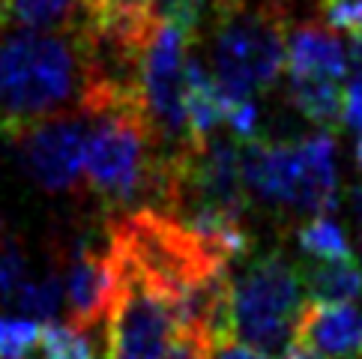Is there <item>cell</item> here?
Wrapping results in <instances>:
<instances>
[{
	"label": "cell",
	"mask_w": 362,
	"mask_h": 359,
	"mask_svg": "<svg viewBox=\"0 0 362 359\" xmlns=\"http://www.w3.org/2000/svg\"><path fill=\"white\" fill-rule=\"evenodd\" d=\"M87 54L69 33L16 30L0 40V132H16L60 117L84 99Z\"/></svg>",
	"instance_id": "1"
},
{
	"label": "cell",
	"mask_w": 362,
	"mask_h": 359,
	"mask_svg": "<svg viewBox=\"0 0 362 359\" xmlns=\"http://www.w3.org/2000/svg\"><path fill=\"white\" fill-rule=\"evenodd\" d=\"M87 117L90 135L84 180L93 189V195L120 216L156 207L162 192L165 153H153L159 141L150 129L141 102L123 99Z\"/></svg>",
	"instance_id": "2"
},
{
	"label": "cell",
	"mask_w": 362,
	"mask_h": 359,
	"mask_svg": "<svg viewBox=\"0 0 362 359\" xmlns=\"http://www.w3.org/2000/svg\"><path fill=\"white\" fill-rule=\"evenodd\" d=\"M245 189L264 204L296 213L327 216L339 207V171L335 141L329 132L293 141V144H243Z\"/></svg>",
	"instance_id": "3"
},
{
	"label": "cell",
	"mask_w": 362,
	"mask_h": 359,
	"mask_svg": "<svg viewBox=\"0 0 362 359\" xmlns=\"http://www.w3.org/2000/svg\"><path fill=\"white\" fill-rule=\"evenodd\" d=\"M213 78L228 96L252 99L273 87L288 54V21L276 6L216 0L213 9Z\"/></svg>",
	"instance_id": "4"
},
{
	"label": "cell",
	"mask_w": 362,
	"mask_h": 359,
	"mask_svg": "<svg viewBox=\"0 0 362 359\" xmlns=\"http://www.w3.org/2000/svg\"><path fill=\"white\" fill-rule=\"evenodd\" d=\"M303 269L281 254H264L230 281V332L264 356H284L296 339L303 305Z\"/></svg>",
	"instance_id": "5"
},
{
	"label": "cell",
	"mask_w": 362,
	"mask_h": 359,
	"mask_svg": "<svg viewBox=\"0 0 362 359\" xmlns=\"http://www.w3.org/2000/svg\"><path fill=\"white\" fill-rule=\"evenodd\" d=\"M111 258L117 300L108 314V359H165L180 339L171 297L114 252Z\"/></svg>",
	"instance_id": "6"
},
{
	"label": "cell",
	"mask_w": 362,
	"mask_h": 359,
	"mask_svg": "<svg viewBox=\"0 0 362 359\" xmlns=\"http://www.w3.org/2000/svg\"><path fill=\"white\" fill-rule=\"evenodd\" d=\"M90 117H60L42 120L16 132L9 141L18 150V159L30 180L45 192H72L84 177Z\"/></svg>",
	"instance_id": "7"
},
{
	"label": "cell",
	"mask_w": 362,
	"mask_h": 359,
	"mask_svg": "<svg viewBox=\"0 0 362 359\" xmlns=\"http://www.w3.org/2000/svg\"><path fill=\"white\" fill-rule=\"evenodd\" d=\"M63 293L69 305V326L90 336L108 329V314L117 300V269L108 240L105 246L90 237L75 242L63 276Z\"/></svg>",
	"instance_id": "8"
},
{
	"label": "cell",
	"mask_w": 362,
	"mask_h": 359,
	"mask_svg": "<svg viewBox=\"0 0 362 359\" xmlns=\"http://www.w3.org/2000/svg\"><path fill=\"white\" fill-rule=\"evenodd\" d=\"M293 341L320 359H362V312L356 305L308 302Z\"/></svg>",
	"instance_id": "9"
},
{
	"label": "cell",
	"mask_w": 362,
	"mask_h": 359,
	"mask_svg": "<svg viewBox=\"0 0 362 359\" xmlns=\"http://www.w3.org/2000/svg\"><path fill=\"white\" fill-rule=\"evenodd\" d=\"M284 69L291 81L303 78H329L341 81L351 72V57L347 45L335 36L329 24H293L288 28V54H284Z\"/></svg>",
	"instance_id": "10"
},
{
	"label": "cell",
	"mask_w": 362,
	"mask_h": 359,
	"mask_svg": "<svg viewBox=\"0 0 362 359\" xmlns=\"http://www.w3.org/2000/svg\"><path fill=\"white\" fill-rule=\"evenodd\" d=\"M183 111L189 123L192 147H204L213 138L216 126L222 123L225 114V90L218 87L213 72L201 66L198 57H189L186 63V93H183Z\"/></svg>",
	"instance_id": "11"
},
{
	"label": "cell",
	"mask_w": 362,
	"mask_h": 359,
	"mask_svg": "<svg viewBox=\"0 0 362 359\" xmlns=\"http://www.w3.org/2000/svg\"><path fill=\"white\" fill-rule=\"evenodd\" d=\"M303 281L312 302L351 305L362 293V266L356 258L339 264H315L308 273H303Z\"/></svg>",
	"instance_id": "12"
},
{
	"label": "cell",
	"mask_w": 362,
	"mask_h": 359,
	"mask_svg": "<svg viewBox=\"0 0 362 359\" xmlns=\"http://www.w3.org/2000/svg\"><path fill=\"white\" fill-rule=\"evenodd\" d=\"M291 102L303 117L323 126V129H332L344 114V87L341 81L329 78L291 81Z\"/></svg>",
	"instance_id": "13"
},
{
	"label": "cell",
	"mask_w": 362,
	"mask_h": 359,
	"mask_svg": "<svg viewBox=\"0 0 362 359\" xmlns=\"http://www.w3.org/2000/svg\"><path fill=\"white\" fill-rule=\"evenodd\" d=\"M87 0H12V18L21 30L69 33L75 30Z\"/></svg>",
	"instance_id": "14"
},
{
	"label": "cell",
	"mask_w": 362,
	"mask_h": 359,
	"mask_svg": "<svg viewBox=\"0 0 362 359\" xmlns=\"http://www.w3.org/2000/svg\"><path fill=\"white\" fill-rule=\"evenodd\" d=\"M300 249L315 258V264H339V261H354V246L347 240L344 228L329 219V216H317V219H308L300 228Z\"/></svg>",
	"instance_id": "15"
},
{
	"label": "cell",
	"mask_w": 362,
	"mask_h": 359,
	"mask_svg": "<svg viewBox=\"0 0 362 359\" xmlns=\"http://www.w3.org/2000/svg\"><path fill=\"white\" fill-rule=\"evenodd\" d=\"M33 359H108L96 351V341L90 332H81L69 324H45L40 351Z\"/></svg>",
	"instance_id": "16"
},
{
	"label": "cell",
	"mask_w": 362,
	"mask_h": 359,
	"mask_svg": "<svg viewBox=\"0 0 362 359\" xmlns=\"http://www.w3.org/2000/svg\"><path fill=\"white\" fill-rule=\"evenodd\" d=\"M63 300H66L63 278L57 273H48V276H33L30 285L18 293V300L12 305L28 314L30 320H48V324H54V314L60 312Z\"/></svg>",
	"instance_id": "17"
},
{
	"label": "cell",
	"mask_w": 362,
	"mask_h": 359,
	"mask_svg": "<svg viewBox=\"0 0 362 359\" xmlns=\"http://www.w3.org/2000/svg\"><path fill=\"white\" fill-rule=\"evenodd\" d=\"M42 326L30 317L0 314V359H33L40 351Z\"/></svg>",
	"instance_id": "18"
},
{
	"label": "cell",
	"mask_w": 362,
	"mask_h": 359,
	"mask_svg": "<svg viewBox=\"0 0 362 359\" xmlns=\"http://www.w3.org/2000/svg\"><path fill=\"white\" fill-rule=\"evenodd\" d=\"M30 266L24 252L16 246L12 237H0V297H4L9 305L18 300V293L30 285Z\"/></svg>",
	"instance_id": "19"
},
{
	"label": "cell",
	"mask_w": 362,
	"mask_h": 359,
	"mask_svg": "<svg viewBox=\"0 0 362 359\" xmlns=\"http://www.w3.org/2000/svg\"><path fill=\"white\" fill-rule=\"evenodd\" d=\"M222 123L230 126V132H234L240 141H257V108L252 99H234L225 93V114H222Z\"/></svg>",
	"instance_id": "20"
},
{
	"label": "cell",
	"mask_w": 362,
	"mask_h": 359,
	"mask_svg": "<svg viewBox=\"0 0 362 359\" xmlns=\"http://www.w3.org/2000/svg\"><path fill=\"white\" fill-rule=\"evenodd\" d=\"M327 9V24L332 30L344 33H362V0H329L323 4Z\"/></svg>",
	"instance_id": "21"
},
{
	"label": "cell",
	"mask_w": 362,
	"mask_h": 359,
	"mask_svg": "<svg viewBox=\"0 0 362 359\" xmlns=\"http://www.w3.org/2000/svg\"><path fill=\"white\" fill-rule=\"evenodd\" d=\"M341 123H347L351 129L362 132V75L359 78H351V84L344 87V114Z\"/></svg>",
	"instance_id": "22"
},
{
	"label": "cell",
	"mask_w": 362,
	"mask_h": 359,
	"mask_svg": "<svg viewBox=\"0 0 362 359\" xmlns=\"http://www.w3.org/2000/svg\"><path fill=\"white\" fill-rule=\"evenodd\" d=\"M206 359H269V356L245 348V344H240V341H222L206 353Z\"/></svg>",
	"instance_id": "23"
},
{
	"label": "cell",
	"mask_w": 362,
	"mask_h": 359,
	"mask_svg": "<svg viewBox=\"0 0 362 359\" xmlns=\"http://www.w3.org/2000/svg\"><path fill=\"white\" fill-rule=\"evenodd\" d=\"M165 359H206V351L201 348V344L189 341V339H177V344L168 351Z\"/></svg>",
	"instance_id": "24"
},
{
	"label": "cell",
	"mask_w": 362,
	"mask_h": 359,
	"mask_svg": "<svg viewBox=\"0 0 362 359\" xmlns=\"http://www.w3.org/2000/svg\"><path fill=\"white\" fill-rule=\"evenodd\" d=\"M93 4L111 6V9H129V12H150L153 0H93Z\"/></svg>",
	"instance_id": "25"
},
{
	"label": "cell",
	"mask_w": 362,
	"mask_h": 359,
	"mask_svg": "<svg viewBox=\"0 0 362 359\" xmlns=\"http://www.w3.org/2000/svg\"><path fill=\"white\" fill-rule=\"evenodd\" d=\"M281 359H320V356H317V353H312V351H305L303 344H296V341H293L291 348L284 351V356H281Z\"/></svg>",
	"instance_id": "26"
},
{
	"label": "cell",
	"mask_w": 362,
	"mask_h": 359,
	"mask_svg": "<svg viewBox=\"0 0 362 359\" xmlns=\"http://www.w3.org/2000/svg\"><path fill=\"white\" fill-rule=\"evenodd\" d=\"M9 18H12V0H0V33L6 30Z\"/></svg>",
	"instance_id": "27"
},
{
	"label": "cell",
	"mask_w": 362,
	"mask_h": 359,
	"mask_svg": "<svg viewBox=\"0 0 362 359\" xmlns=\"http://www.w3.org/2000/svg\"><path fill=\"white\" fill-rule=\"evenodd\" d=\"M354 213H356V222L362 225V183L354 189Z\"/></svg>",
	"instance_id": "28"
},
{
	"label": "cell",
	"mask_w": 362,
	"mask_h": 359,
	"mask_svg": "<svg viewBox=\"0 0 362 359\" xmlns=\"http://www.w3.org/2000/svg\"><path fill=\"white\" fill-rule=\"evenodd\" d=\"M356 162L362 165V132H359V141H356Z\"/></svg>",
	"instance_id": "29"
},
{
	"label": "cell",
	"mask_w": 362,
	"mask_h": 359,
	"mask_svg": "<svg viewBox=\"0 0 362 359\" xmlns=\"http://www.w3.org/2000/svg\"><path fill=\"white\" fill-rule=\"evenodd\" d=\"M323 4H329V0H323Z\"/></svg>",
	"instance_id": "30"
}]
</instances>
